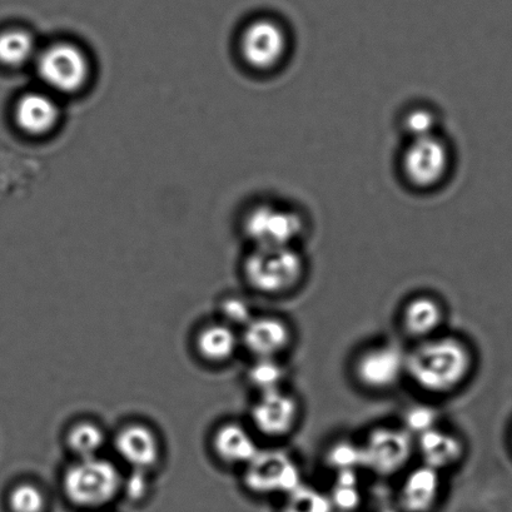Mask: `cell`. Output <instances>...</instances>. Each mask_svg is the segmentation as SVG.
<instances>
[{"label": "cell", "mask_w": 512, "mask_h": 512, "mask_svg": "<svg viewBox=\"0 0 512 512\" xmlns=\"http://www.w3.org/2000/svg\"><path fill=\"white\" fill-rule=\"evenodd\" d=\"M39 48L36 37L27 29L11 28L0 33V64L8 68H22L34 63Z\"/></svg>", "instance_id": "obj_21"}, {"label": "cell", "mask_w": 512, "mask_h": 512, "mask_svg": "<svg viewBox=\"0 0 512 512\" xmlns=\"http://www.w3.org/2000/svg\"><path fill=\"white\" fill-rule=\"evenodd\" d=\"M439 420V412L434 407L416 405L405 412L404 424L401 426L416 439L425 432L440 426Z\"/></svg>", "instance_id": "obj_29"}, {"label": "cell", "mask_w": 512, "mask_h": 512, "mask_svg": "<svg viewBox=\"0 0 512 512\" xmlns=\"http://www.w3.org/2000/svg\"><path fill=\"white\" fill-rule=\"evenodd\" d=\"M151 472L132 471L124 472L121 497L131 502H142L152 491Z\"/></svg>", "instance_id": "obj_30"}, {"label": "cell", "mask_w": 512, "mask_h": 512, "mask_svg": "<svg viewBox=\"0 0 512 512\" xmlns=\"http://www.w3.org/2000/svg\"><path fill=\"white\" fill-rule=\"evenodd\" d=\"M333 510L354 512L362 502L359 474L357 471L336 472L330 494Z\"/></svg>", "instance_id": "obj_24"}, {"label": "cell", "mask_w": 512, "mask_h": 512, "mask_svg": "<svg viewBox=\"0 0 512 512\" xmlns=\"http://www.w3.org/2000/svg\"><path fill=\"white\" fill-rule=\"evenodd\" d=\"M111 445L118 464L128 470L151 472L163 461V441L158 431L142 421L123 424L111 436Z\"/></svg>", "instance_id": "obj_10"}, {"label": "cell", "mask_w": 512, "mask_h": 512, "mask_svg": "<svg viewBox=\"0 0 512 512\" xmlns=\"http://www.w3.org/2000/svg\"><path fill=\"white\" fill-rule=\"evenodd\" d=\"M310 230L305 213L292 203L265 200L243 216L242 231L251 248L298 247Z\"/></svg>", "instance_id": "obj_4"}, {"label": "cell", "mask_w": 512, "mask_h": 512, "mask_svg": "<svg viewBox=\"0 0 512 512\" xmlns=\"http://www.w3.org/2000/svg\"><path fill=\"white\" fill-rule=\"evenodd\" d=\"M406 352L392 342L367 347L354 362L357 384L371 392L395 389L406 377Z\"/></svg>", "instance_id": "obj_11"}, {"label": "cell", "mask_w": 512, "mask_h": 512, "mask_svg": "<svg viewBox=\"0 0 512 512\" xmlns=\"http://www.w3.org/2000/svg\"><path fill=\"white\" fill-rule=\"evenodd\" d=\"M326 464L333 471H359L362 469V452L360 442L340 440L327 450Z\"/></svg>", "instance_id": "obj_27"}, {"label": "cell", "mask_w": 512, "mask_h": 512, "mask_svg": "<svg viewBox=\"0 0 512 512\" xmlns=\"http://www.w3.org/2000/svg\"><path fill=\"white\" fill-rule=\"evenodd\" d=\"M287 375V367L281 359H252L246 371V381L258 395L283 389Z\"/></svg>", "instance_id": "obj_23"}, {"label": "cell", "mask_w": 512, "mask_h": 512, "mask_svg": "<svg viewBox=\"0 0 512 512\" xmlns=\"http://www.w3.org/2000/svg\"><path fill=\"white\" fill-rule=\"evenodd\" d=\"M306 273L300 247L251 248L242 263L248 287L263 296L290 295L305 281Z\"/></svg>", "instance_id": "obj_3"}, {"label": "cell", "mask_w": 512, "mask_h": 512, "mask_svg": "<svg viewBox=\"0 0 512 512\" xmlns=\"http://www.w3.org/2000/svg\"><path fill=\"white\" fill-rule=\"evenodd\" d=\"M111 444V436L97 421L82 419L68 426L64 434V445L73 459H91L102 456Z\"/></svg>", "instance_id": "obj_20"}, {"label": "cell", "mask_w": 512, "mask_h": 512, "mask_svg": "<svg viewBox=\"0 0 512 512\" xmlns=\"http://www.w3.org/2000/svg\"><path fill=\"white\" fill-rule=\"evenodd\" d=\"M330 497L316 487L301 484L285 496L281 512H333Z\"/></svg>", "instance_id": "obj_25"}, {"label": "cell", "mask_w": 512, "mask_h": 512, "mask_svg": "<svg viewBox=\"0 0 512 512\" xmlns=\"http://www.w3.org/2000/svg\"><path fill=\"white\" fill-rule=\"evenodd\" d=\"M198 359L208 365H225L241 349L240 331L220 320L205 323L193 337Z\"/></svg>", "instance_id": "obj_18"}, {"label": "cell", "mask_w": 512, "mask_h": 512, "mask_svg": "<svg viewBox=\"0 0 512 512\" xmlns=\"http://www.w3.org/2000/svg\"><path fill=\"white\" fill-rule=\"evenodd\" d=\"M446 320V311L441 301L430 295L410 298L401 312L402 330L415 342L440 335Z\"/></svg>", "instance_id": "obj_19"}, {"label": "cell", "mask_w": 512, "mask_h": 512, "mask_svg": "<svg viewBox=\"0 0 512 512\" xmlns=\"http://www.w3.org/2000/svg\"><path fill=\"white\" fill-rule=\"evenodd\" d=\"M47 505L46 492L33 481L18 482L8 494L11 512H46Z\"/></svg>", "instance_id": "obj_26"}, {"label": "cell", "mask_w": 512, "mask_h": 512, "mask_svg": "<svg viewBox=\"0 0 512 512\" xmlns=\"http://www.w3.org/2000/svg\"><path fill=\"white\" fill-rule=\"evenodd\" d=\"M360 445L362 469L380 477L401 474L416 455L415 437L402 426H377Z\"/></svg>", "instance_id": "obj_8"}, {"label": "cell", "mask_w": 512, "mask_h": 512, "mask_svg": "<svg viewBox=\"0 0 512 512\" xmlns=\"http://www.w3.org/2000/svg\"><path fill=\"white\" fill-rule=\"evenodd\" d=\"M218 316V320L240 331L255 317L251 303L246 298L236 295L223 297L218 302Z\"/></svg>", "instance_id": "obj_28"}, {"label": "cell", "mask_w": 512, "mask_h": 512, "mask_svg": "<svg viewBox=\"0 0 512 512\" xmlns=\"http://www.w3.org/2000/svg\"><path fill=\"white\" fill-rule=\"evenodd\" d=\"M300 417V401L283 387L257 395L250 410V427L255 434L280 440L295 431Z\"/></svg>", "instance_id": "obj_12"}, {"label": "cell", "mask_w": 512, "mask_h": 512, "mask_svg": "<svg viewBox=\"0 0 512 512\" xmlns=\"http://www.w3.org/2000/svg\"><path fill=\"white\" fill-rule=\"evenodd\" d=\"M442 472L421 464L406 472L399 490V504L405 512H431L442 494Z\"/></svg>", "instance_id": "obj_16"}, {"label": "cell", "mask_w": 512, "mask_h": 512, "mask_svg": "<svg viewBox=\"0 0 512 512\" xmlns=\"http://www.w3.org/2000/svg\"><path fill=\"white\" fill-rule=\"evenodd\" d=\"M416 454L421 464L440 472L452 469L464 460L466 447L464 440L454 431L437 426L435 429L416 437Z\"/></svg>", "instance_id": "obj_17"}, {"label": "cell", "mask_w": 512, "mask_h": 512, "mask_svg": "<svg viewBox=\"0 0 512 512\" xmlns=\"http://www.w3.org/2000/svg\"><path fill=\"white\" fill-rule=\"evenodd\" d=\"M123 476L118 462L104 455L73 459L62 472V492L78 509L99 512L121 497Z\"/></svg>", "instance_id": "obj_2"}, {"label": "cell", "mask_w": 512, "mask_h": 512, "mask_svg": "<svg viewBox=\"0 0 512 512\" xmlns=\"http://www.w3.org/2000/svg\"><path fill=\"white\" fill-rule=\"evenodd\" d=\"M440 113L429 104H412L402 112L400 128L407 141L410 139L435 136L440 133Z\"/></svg>", "instance_id": "obj_22"}, {"label": "cell", "mask_w": 512, "mask_h": 512, "mask_svg": "<svg viewBox=\"0 0 512 512\" xmlns=\"http://www.w3.org/2000/svg\"><path fill=\"white\" fill-rule=\"evenodd\" d=\"M241 349L252 359H281L293 344V330L285 318L255 316L240 331Z\"/></svg>", "instance_id": "obj_13"}, {"label": "cell", "mask_w": 512, "mask_h": 512, "mask_svg": "<svg viewBox=\"0 0 512 512\" xmlns=\"http://www.w3.org/2000/svg\"><path fill=\"white\" fill-rule=\"evenodd\" d=\"M210 447L213 456L222 465L243 469L261 447L255 431L238 421H226L212 431Z\"/></svg>", "instance_id": "obj_14"}, {"label": "cell", "mask_w": 512, "mask_h": 512, "mask_svg": "<svg viewBox=\"0 0 512 512\" xmlns=\"http://www.w3.org/2000/svg\"><path fill=\"white\" fill-rule=\"evenodd\" d=\"M34 66L46 91L54 96L81 92L92 77L91 59L72 42H56L39 49Z\"/></svg>", "instance_id": "obj_7"}, {"label": "cell", "mask_w": 512, "mask_h": 512, "mask_svg": "<svg viewBox=\"0 0 512 512\" xmlns=\"http://www.w3.org/2000/svg\"><path fill=\"white\" fill-rule=\"evenodd\" d=\"M238 51L243 63L252 71L271 73L281 68L290 57V31L278 18H253L242 29Z\"/></svg>", "instance_id": "obj_6"}, {"label": "cell", "mask_w": 512, "mask_h": 512, "mask_svg": "<svg viewBox=\"0 0 512 512\" xmlns=\"http://www.w3.org/2000/svg\"><path fill=\"white\" fill-rule=\"evenodd\" d=\"M61 107L48 91L24 93L14 108V119L21 131L33 137L47 136L61 121Z\"/></svg>", "instance_id": "obj_15"}, {"label": "cell", "mask_w": 512, "mask_h": 512, "mask_svg": "<svg viewBox=\"0 0 512 512\" xmlns=\"http://www.w3.org/2000/svg\"><path fill=\"white\" fill-rule=\"evenodd\" d=\"M242 484L253 495L285 497L303 484L301 467L285 450L260 449L243 467Z\"/></svg>", "instance_id": "obj_9"}, {"label": "cell", "mask_w": 512, "mask_h": 512, "mask_svg": "<svg viewBox=\"0 0 512 512\" xmlns=\"http://www.w3.org/2000/svg\"><path fill=\"white\" fill-rule=\"evenodd\" d=\"M452 163L454 157L450 143L441 136V133L410 139L402 149L400 157L402 180L412 190H436L449 178Z\"/></svg>", "instance_id": "obj_5"}, {"label": "cell", "mask_w": 512, "mask_h": 512, "mask_svg": "<svg viewBox=\"0 0 512 512\" xmlns=\"http://www.w3.org/2000/svg\"><path fill=\"white\" fill-rule=\"evenodd\" d=\"M474 366V352L457 336L440 333L415 342L406 352L407 379L432 396L455 394L470 379Z\"/></svg>", "instance_id": "obj_1"}, {"label": "cell", "mask_w": 512, "mask_h": 512, "mask_svg": "<svg viewBox=\"0 0 512 512\" xmlns=\"http://www.w3.org/2000/svg\"><path fill=\"white\" fill-rule=\"evenodd\" d=\"M99 512H102V511H99Z\"/></svg>", "instance_id": "obj_31"}]
</instances>
